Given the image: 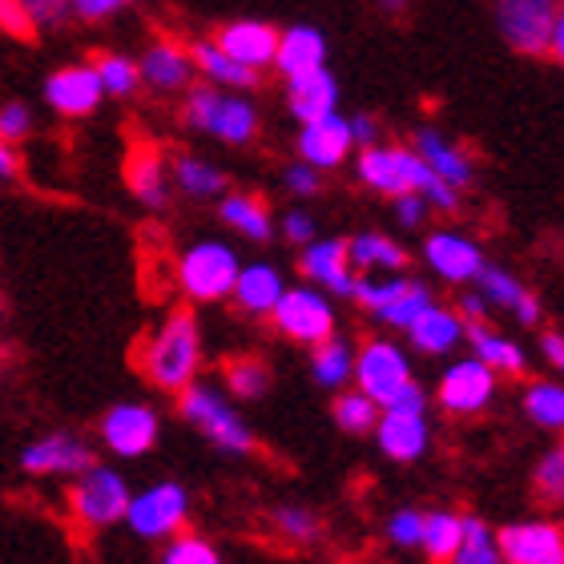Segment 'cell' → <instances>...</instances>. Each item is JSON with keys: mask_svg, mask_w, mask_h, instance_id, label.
I'll return each mask as SVG.
<instances>
[{"mask_svg": "<svg viewBox=\"0 0 564 564\" xmlns=\"http://www.w3.org/2000/svg\"><path fill=\"white\" fill-rule=\"evenodd\" d=\"M202 364H206V343H202V323L194 315V306L170 311L145 335L138 351V367L145 383L165 391V395H177L194 379H202Z\"/></svg>", "mask_w": 564, "mask_h": 564, "instance_id": "obj_1", "label": "cell"}, {"mask_svg": "<svg viewBox=\"0 0 564 564\" xmlns=\"http://www.w3.org/2000/svg\"><path fill=\"white\" fill-rule=\"evenodd\" d=\"M351 388L376 400L379 412H427V391L415 379L412 355L391 335H376L364 347H355Z\"/></svg>", "mask_w": 564, "mask_h": 564, "instance_id": "obj_2", "label": "cell"}, {"mask_svg": "<svg viewBox=\"0 0 564 564\" xmlns=\"http://www.w3.org/2000/svg\"><path fill=\"white\" fill-rule=\"evenodd\" d=\"M182 126L189 133L230 145V150H247L262 133V113L250 94L235 89H214V85H194L182 97Z\"/></svg>", "mask_w": 564, "mask_h": 564, "instance_id": "obj_3", "label": "cell"}, {"mask_svg": "<svg viewBox=\"0 0 564 564\" xmlns=\"http://www.w3.org/2000/svg\"><path fill=\"white\" fill-rule=\"evenodd\" d=\"M177 412L198 435H206L223 456H250L254 452V432L235 408V400L226 395L218 383L194 379L189 388L177 391Z\"/></svg>", "mask_w": 564, "mask_h": 564, "instance_id": "obj_4", "label": "cell"}, {"mask_svg": "<svg viewBox=\"0 0 564 564\" xmlns=\"http://www.w3.org/2000/svg\"><path fill=\"white\" fill-rule=\"evenodd\" d=\"M496 29L520 57L561 61L564 53L561 0H496Z\"/></svg>", "mask_w": 564, "mask_h": 564, "instance_id": "obj_5", "label": "cell"}, {"mask_svg": "<svg viewBox=\"0 0 564 564\" xmlns=\"http://www.w3.org/2000/svg\"><path fill=\"white\" fill-rule=\"evenodd\" d=\"M238 267H242L238 250L230 247V242H223V238H202V242H189L174 262L177 291L186 294L194 306L230 303Z\"/></svg>", "mask_w": 564, "mask_h": 564, "instance_id": "obj_6", "label": "cell"}, {"mask_svg": "<svg viewBox=\"0 0 564 564\" xmlns=\"http://www.w3.org/2000/svg\"><path fill=\"white\" fill-rule=\"evenodd\" d=\"M130 484L118 468H106V464H94L85 468L82 476H73L69 484V517L82 524L85 532H106L113 524L126 520V508H130Z\"/></svg>", "mask_w": 564, "mask_h": 564, "instance_id": "obj_7", "label": "cell"}, {"mask_svg": "<svg viewBox=\"0 0 564 564\" xmlns=\"http://www.w3.org/2000/svg\"><path fill=\"white\" fill-rule=\"evenodd\" d=\"M271 327L279 330L286 343H299V347H318L327 343L330 335H339V311H335V299L323 294L311 282H299V286H286L282 299L271 311Z\"/></svg>", "mask_w": 564, "mask_h": 564, "instance_id": "obj_8", "label": "cell"}, {"mask_svg": "<svg viewBox=\"0 0 564 564\" xmlns=\"http://www.w3.org/2000/svg\"><path fill=\"white\" fill-rule=\"evenodd\" d=\"M355 177L364 182L371 194L379 198H400V194H423V189L440 182L432 177V170L415 158L412 145H388L376 141L355 158Z\"/></svg>", "mask_w": 564, "mask_h": 564, "instance_id": "obj_9", "label": "cell"}, {"mask_svg": "<svg viewBox=\"0 0 564 564\" xmlns=\"http://www.w3.org/2000/svg\"><path fill=\"white\" fill-rule=\"evenodd\" d=\"M189 512H194V500H189V488L177 480H158L150 488L130 496V508H126V529L141 541H170L177 532H186Z\"/></svg>", "mask_w": 564, "mask_h": 564, "instance_id": "obj_10", "label": "cell"}, {"mask_svg": "<svg viewBox=\"0 0 564 564\" xmlns=\"http://www.w3.org/2000/svg\"><path fill=\"white\" fill-rule=\"evenodd\" d=\"M158 435H162V415H158L153 403H141V400L113 403L101 415V423H97V444L118 459L150 456L153 447H158Z\"/></svg>", "mask_w": 564, "mask_h": 564, "instance_id": "obj_11", "label": "cell"}, {"mask_svg": "<svg viewBox=\"0 0 564 564\" xmlns=\"http://www.w3.org/2000/svg\"><path fill=\"white\" fill-rule=\"evenodd\" d=\"M496 383H500V379L492 376V367H484L476 355L452 359V364L444 367L440 383H435V403H440V412L452 415V420H468V415H480L492 408Z\"/></svg>", "mask_w": 564, "mask_h": 564, "instance_id": "obj_12", "label": "cell"}, {"mask_svg": "<svg viewBox=\"0 0 564 564\" xmlns=\"http://www.w3.org/2000/svg\"><path fill=\"white\" fill-rule=\"evenodd\" d=\"M138 77L141 89L153 97H186L198 85L189 45L177 36H158L145 45V53L138 57Z\"/></svg>", "mask_w": 564, "mask_h": 564, "instance_id": "obj_13", "label": "cell"}, {"mask_svg": "<svg viewBox=\"0 0 564 564\" xmlns=\"http://www.w3.org/2000/svg\"><path fill=\"white\" fill-rule=\"evenodd\" d=\"M94 444L77 432H45L36 435L33 444H24L21 452V471L24 476H36V480H48V476H82L85 468H94Z\"/></svg>", "mask_w": 564, "mask_h": 564, "instance_id": "obj_14", "label": "cell"}, {"mask_svg": "<svg viewBox=\"0 0 564 564\" xmlns=\"http://www.w3.org/2000/svg\"><path fill=\"white\" fill-rule=\"evenodd\" d=\"M423 262L447 286H471L488 259H484V247L471 235L452 230V226H440V230H432V235L423 238Z\"/></svg>", "mask_w": 564, "mask_h": 564, "instance_id": "obj_15", "label": "cell"}, {"mask_svg": "<svg viewBox=\"0 0 564 564\" xmlns=\"http://www.w3.org/2000/svg\"><path fill=\"white\" fill-rule=\"evenodd\" d=\"M500 564H564V532L556 520H512L496 529Z\"/></svg>", "mask_w": 564, "mask_h": 564, "instance_id": "obj_16", "label": "cell"}, {"mask_svg": "<svg viewBox=\"0 0 564 564\" xmlns=\"http://www.w3.org/2000/svg\"><path fill=\"white\" fill-rule=\"evenodd\" d=\"M106 101V89L97 82L94 65H61L45 77V106L65 121L94 118Z\"/></svg>", "mask_w": 564, "mask_h": 564, "instance_id": "obj_17", "label": "cell"}, {"mask_svg": "<svg viewBox=\"0 0 564 564\" xmlns=\"http://www.w3.org/2000/svg\"><path fill=\"white\" fill-rule=\"evenodd\" d=\"M294 153H299V162H306L311 170H318V174H335L339 165L351 162V153H355L351 126H347L343 113H327V118H318V121H306V126H299Z\"/></svg>", "mask_w": 564, "mask_h": 564, "instance_id": "obj_18", "label": "cell"}, {"mask_svg": "<svg viewBox=\"0 0 564 564\" xmlns=\"http://www.w3.org/2000/svg\"><path fill=\"white\" fill-rule=\"evenodd\" d=\"M412 150H415V158L432 170V177H440L444 186L459 189V194L476 186V158H471V150L464 141L447 138V133L435 130V126H423V130H415Z\"/></svg>", "mask_w": 564, "mask_h": 564, "instance_id": "obj_19", "label": "cell"}, {"mask_svg": "<svg viewBox=\"0 0 564 564\" xmlns=\"http://www.w3.org/2000/svg\"><path fill=\"white\" fill-rule=\"evenodd\" d=\"M471 286L480 291V299L488 303V311H505V315L517 318L520 327H541V318H544L541 294L529 291V282L517 279L512 271L496 267V262H484V271L476 274Z\"/></svg>", "mask_w": 564, "mask_h": 564, "instance_id": "obj_20", "label": "cell"}, {"mask_svg": "<svg viewBox=\"0 0 564 564\" xmlns=\"http://www.w3.org/2000/svg\"><path fill=\"white\" fill-rule=\"evenodd\" d=\"M299 271L311 286H318L330 299H351L359 274L351 271V259H347V238H315L306 242L303 254H299Z\"/></svg>", "mask_w": 564, "mask_h": 564, "instance_id": "obj_21", "label": "cell"}, {"mask_svg": "<svg viewBox=\"0 0 564 564\" xmlns=\"http://www.w3.org/2000/svg\"><path fill=\"white\" fill-rule=\"evenodd\" d=\"M379 452L395 464H415L432 452V420L427 412H379L376 420Z\"/></svg>", "mask_w": 564, "mask_h": 564, "instance_id": "obj_22", "label": "cell"}, {"mask_svg": "<svg viewBox=\"0 0 564 564\" xmlns=\"http://www.w3.org/2000/svg\"><path fill=\"white\" fill-rule=\"evenodd\" d=\"M214 45L223 48L226 57L238 61L242 69L259 73L274 65V45H279V29L267 21H226L218 33H214Z\"/></svg>", "mask_w": 564, "mask_h": 564, "instance_id": "obj_23", "label": "cell"}, {"mask_svg": "<svg viewBox=\"0 0 564 564\" xmlns=\"http://www.w3.org/2000/svg\"><path fill=\"white\" fill-rule=\"evenodd\" d=\"M126 186L138 198V206L162 214L174 198V186H170V158H165L158 145H133L130 158H126Z\"/></svg>", "mask_w": 564, "mask_h": 564, "instance_id": "obj_24", "label": "cell"}, {"mask_svg": "<svg viewBox=\"0 0 564 564\" xmlns=\"http://www.w3.org/2000/svg\"><path fill=\"white\" fill-rule=\"evenodd\" d=\"M464 343H468L471 355H476L484 367H492L496 379H520L529 371V351H524L512 335L496 330L492 318H488V323H464Z\"/></svg>", "mask_w": 564, "mask_h": 564, "instance_id": "obj_25", "label": "cell"}, {"mask_svg": "<svg viewBox=\"0 0 564 564\" xmlns=\"http://www.w3.org/2000/svg\"><path fill=\"white\" fill-rule=\"evenodd\" d=\"M286 109H291V118L299 126L327 118V113H339V82H335V73L323 65V69L286 77Z\"/></svg>", "mask_w": 564, "mask_h": 564, "instance_id": "obj_26", "label": "cell"}, {"mask_svg": "<svg viewBox=\"0 0 564 564\" xmlns=\"http://www.w3.org/2000/svg\"><path fill=\"white\" fill-rule=\"evenodd\" d=\"M282 291H286V282H282V271L274 262H242L235 291H230V303L247 318H271Z\"/></svg>", "mask_w": 564, "mask_h": 564, "instance_id": "obj_27", "label": "cell"}, {"mask_svg": "<svg viewBox=\"0 0 564 564\" xmlns=\"http://www.w3.org/2000/svg\"><path fill=\"white\" fill-rule=\"evenodd\" d=\"M218 218L247 242H271L274 238V214L267 206V198L254 194V189H226L218 198Z\"/></svg>", "mask_w": 564, "mask_h": 564, "instance_id": "obj_28", "label": "cell"}, {"mask_svg": "<svg viewBox=\"0 0 564 564\" xmlns=\"http://www.w3.org/2000/svg\"><path fill=\"white\" fill-rule=\"evenodd\" d=\"M170 186L177 194H186L189 202H218L230 189V177H226L223 165H214L210 158H198V153H174L170 158Z\"/></svg>", "mask_w": 564, "mask_h": 564, "instance_id": "obj_29", "label": "cell"}, {"mask_svg": "<svg viewBox=\"0 0 564 564\" xmlns=\"http://www.w3.org/2000/svg\"><path fill=\"white\" fill-rule=\"evenodd\" d=\"M347 259L351 271L364 274H408V250L383 230H359L355 238H347Z\"/></svg>", "mask_w": 564, "mask_h": 564, "instance_id": "obj_30", "label": "cell"}, {"mask_svg": "<svg viewBox=\"0 0 564 564\" xmlns=\"http://www.w3.org/2000/svg\"><path fill=\"white\" fill-rule=\"evenodd\" d=\"M327 65V36L318 33L315 24H291L279 33V45H274V65L282 77H294V73H311Z\"/></svg>", "mask_w": 564, "mask_h": 564, "instance_id": "obj_31", "label": "cell"}, {"mask_svg": "<svg viewBox=\"0 0 564 564\" xmlns=\"http://www.w3.org/2000/svg\"><path fill=\"white\" fill-rule=\"evenodd\" d=\"M403 335L420 355H452L464 343V318L456 315V306L432 303Z\"/></svg>", "mask_w": 564, "mask_h": 564, "instance_id": "obj_32", "label": "cell"}, {"mask_svg": "<svg viewBox=\"0 0 564 564\" xmlns=\"http://www.w3.org/2000/svg\"><path fill=\"white\" fill-rule=\"evenodd\" d=\"M189 57H194V73H198L206 85H214V89H235V94L259 89V73L242 69L238 61L226 57L223 48L214 45V36L189 41Z\"/></svg>", "mask_w": 564, "mask_h": 564, "instance_id": "obj_33", "label": "cell"}, {"mask_svg": "<svg viewBox=\"0 0 564 564\" xmlns=\"http://www.w3.org/2000/svg\"><path fill=\"white\" fill-rule=\"evenodd\" d=\"M351 371H355V343H347L343 335H330L327 343L311 347V379L323 391L351 388Z\"/></svg>", "mask_w": 564, "mask_h": 564, "instance_id": "obj_34", "label": "cell"}, {"mask_svg": "<svg viewBox=\"0 0 564 564\" xmlns=\"http://www.w3.org/2000/svg\"><path fill=\"white\" fill-rule=\"evenodd\" d=\"M223 383H226L223 391L230 400L254 403L271 388V367H267V359H259V355H235V359L223 364Z\"/></svg>", "mask_w": 564, "mask_h": 564, "instance_id": "obj_35", "label": "cell"}, {"mask_svg": "<svg viewBox=\"0 0 564 564\" xmlns=\"http://www.w3.org/2000/svg\"><path fill=\"white\" fill-rule=\"evenodd\" d=\"M524 420L536 423L541 432H561L564 427V388L561 379H532L520 395Z\"/></svg>", "mask_w": 564, "mask_h": 564, "instance_id": "obj_36", "label": "cell"}, {"mask_svg": "<svg viewBox=\"0 0 564 564\" xmlns=\"http://www.w3.org/2000/svg\"><path fill=\"white\" fill-rule=\"evenodd\" d=\"M459 532H464V512H452V508H435V512H423V536H420V553L432 564H447L459 544Z\"/></svg>", "mask_w": 564, "mask_h": 564, "instance_id": "obj_37", "label": "cell"}, {"mask_svg": "<svg viewBox=\"0 0 564 564\" xmlns=\"http://www.w3.org/2000/svg\"><path fill=\"white\" fill-rule=\"evenodd\" d=\"M432 303H435L432 286H427V282H420V279H408V286H403V291L376 315V323H379V327H388V330H408Z\"/></svg>", "mask_w": 564, "mask_h": 564, "instance_id": "obj_38", "label": "cell"}, {"mask_svg": "<svg viewBox=\"0 0 564 564\" xmlns=\"http://www.w3.org/2000/svg\"><path fill=\"white\" fill-rule=\"evenodd\" d=\"M447 564H500V544H496V529L484 517H468L464 512V532Z\"/></svg>", "mask_w": 564, "mask_h": 564, "instance_id": "obj_39", "label": "cell"}, {"mask_svg": "<svg viewBox=\"0 0 564 564\" xmlns=\"http://www.w3.org/2000/svg\"><path fill=\"white\" fill-rule=\"evenodd\" d=\"M271 529L279 532L286 544H318L323 541V532H327V524H323V517H318L315 508L279 505L271 512Z\"/></svg>", "mask_w": 564, "mask_h": 564, "instance_id": "obj_40", "label": "cell"}, {"mask_svg": "<svg viewBox=\"0 0 564 564\" xmlns=\"http://www.w3.org/2000/svg\"><path fill=\"white\" fill-rule=\"evenodd\" d=\"M97 73V82L106 89V97H138L141 94V77H138V61L126 57V53H97V61H89Z\"/></svg>", "mask_w": 564, "mask_h": 564, "instance_id": "obj_41", "label": "cell"}, {"mask_svg": "<svg viewBox=\"0 0 564 564\" xmlns=\"http://www.w3.org/2000/svg\"><path fill=\"white\" fill-rule=\"evenodd\" d=\"M330 415H335V423H339V432H347V435H371V432H376L379 408H376V400H367L359 388H343V391H335Z\"/></svg>", "mask_w": 564, "mask_h": 564, "instance_id": "obj_42", "label": "cell"}, {"mask_svg": "<svg viewBox=\"0 0 564 564\" xmlns=\"http://www.w3.org/2000/svg\"><path fill=\"white\" fill-rule=\"evenodd\" d=\"M158 564H226V561L210 536H202V532H177V536L165 541Z\"/></svg>", "mask_w": 564, "mask_h": 564, "instance_id": "obj_43", "label": "cell"}, {"mask_svg": "<svg viewBox=\"0 0 564 564\" xmlns=\"http://www.w3.org/2000/svg\"><path fill=\"white\" fill-rule=\"evenodd\" d=\"M532 492L541 496L544 505H561L564 500V447H549L536 468H532Z\"/></svg>", "mask_w": 564, "mask_h": 564, "instance_id": "obj_44", "label": "cell"}, {"mask_svg": "<svg viewBox=\"0 0 564 564\" xmlns=\"http://www.w3.org/2000/svg\"><path fill=\"white\" fill-rule=\"evenodd\" d=\"M383 536H388L391 549H403V553H415L423 536V512L420 508H395L383 524Z\"/></svg>", "mask_w": 564, "mask_h": 564, "instance_id": "obj_45", "label": "cell"}, {"mask_svg": "<svg viewBox=\"0 0 564 564\" xmlns=\"http://www.w3.org/2000/svg\"><path fill=\"white\" fill-rule=\"evenodd\" d=\"M33 130H36V118L24 101H4L0 106V141L21 145L24 138H33Z\"/></svg>", "mask_w": 564, "mask_h": 564, "instance_id": "obj_46", "label": "cell"}, {"mask_svg": "<svg viewBox=\"0 0 564 564\" xmlns=\"http://www.w3.org/2000/svg\"><path fill=\"white\" fill-rule=\"evenodd\" d=\"M21 9H24V17H29V24H33V33L61 29V24L73 17L69 0H21Z\"/></svg>", "mask_w": 564, "mask_h": 564, "instance_id": "obj_47", "label": "cell"}, {"mask_svg": "<svg viewBox=\"0 0 564 564\" xmlns=\"http://www.w3.org/2000/svg\"><path fill=\"white\" fill-rule=\"evenodd\" d=\"M274 235H282V242H291L294 250H303L306 242H315L318 238V226H315V214H306L303 206H294L279 218L274 226Z\"/></svg>", "mask_w": 564, "mask_h": 564, "instance_id": "obj_48", "label": "cell"}, {"mask_svg": "<svg viewBox=\"0 0 564 564\" xmlns=\"http://www.w3.org/2000/svg\"><path fill=\"white\" fill-rule=\"evenodd\" d=\"M318 186H323V174H318V170H311L306 162H299V158L282 170V189H286L291 198H315Z\"/></svg>", "mask_w": 564, "mask_h": 564, "instance_id": "obj_49", "label": "cell"}, {"mask_svg": "<svg viewBox=\"0 0 564 564\" xmlns=\"http://www.w3.org/2000/svg\"><path fill=\"white\" fill-rule=\"evenodd\" d=\"M130 4H138V0H69V9L77 21L85 24H101L109 21V17H118V12H126Z\"/></svg>", "mask_w": 564, "mask_h": 564, "instance_id": "obj_50", "label": "cell"}, {"mask_svg": "<svg viewBox=\"0 0 564 564\" xmlns=\"http://www.w3.org/2000/svg\"><path fill=\"white\" fill-rule=\"evenodd\" d=\"M0 33L21 36V41L36 36L33 24H29V17H24V9H21V0H0Z\"/></svg>", "mask_w": 564, "mask_h": 564, "instance_id": "obj_51", "label": "cell"}, {"mask_svg": "<svg viewBox=\"0 0 564 564\" xmlns=\"http://www.w3.org/2000/svg\"><path fill=\"white\" fill-rule=\"evenodd\" d=\"M391 210H395V218H400V226H423V218H427V202H423V194H400V198H391Z\"/></svg>", "mask_w": 564, "mask_h": 564, "instance_id": "obj_52", "label": "cell"}, {"mask_svg": "<svg viewBox=\"0 0 564 564\" xmlns=\"http://www.w3.org/2000/svg\"><path fill=\"white\" fill-rule=\"evenodd\" d=\"M456 315L464 318V323H488V318H492V311H488V303L480 299V291H476V286H459Z\"/></svg>", "mask_w": 564, "mask_h": 564, "instance_id": "obj_53", "label": "cell"}, {"mask_svg": "<svg viewBox=\"0 0 564 564\" xmlns=\"http://www.w3.org/2000/svg\"><path fill=\"white\" fill-rule=\"evenodd\" d=\"M347 126H351V138H355V150L359 145H376L379 141V126H376V118L371 113H355V118H347Z\"/></svg>", "mask_w": 564, "mask_h": 564, "instance_id": "obj_54", "label": "cell"}, {"mask_svg": "<svg viewBox=\"0 0 564 564\" xmlns=\"http://www.w3.org/2000/svg\"><path fill=\"white\" fill-rule=\"evenodd\" d=\"M541 355H544V364L556 367V371L564 367V335L556 327H544L541 330Z\"/></svg>", "mask_w": 564, "mask_h": 564, "instance_id": "obj_55", "label": "cell"}, {"mask_svg": "<svg viewBox=\"0 0 564 564\" xmlns=\"http://www.w3.org/2000/svg\"><path fill=\"white\" fill-rule=\"evenodd\" d=\"M17 174H21V153L17 145L0 141V182H17Z\"/></svg>", "mask_w": 564, "mask_h": 564, "instance_id": "obj_56", "label": "cell"}, {"mask_svg": "<svg viewBox=\"0 0 564 564\" xmlns=\"http://www.w3.org/2000/svg\"><path fill=\"white\" fill-rule=\"evenodd\" d=\"M408 4H412V0H376V9L383 12L388 21H403V17H408Z\"/></svg>", "mask_w": 564, "mask_h": 564, "instance_id": "obj_57", "label": "cell"}, {"mask_svg": "<svg viewBox=\"0 0 564 564\" xmlns=\"http://www.w3.org/2000/svg\"><path fill=\"white\" fill-rule=\"evenodd\" d=\"M0 306H4V294H0Z\"/></svg>", "mask_w": 564, "mask_h": 564, "instance_id": "obj_58", "label": "cell"}]
</instances>
